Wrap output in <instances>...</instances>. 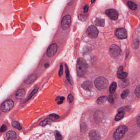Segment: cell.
Masks as SVG:
<instances>
[{"mask_svg":"<svg viewBox=\"0 0 140 140\" xmlns=\"http://www.w3.org/2000/svg\"><path fill=\"white\" fill-rule=\"evenodd\" d=\"M77 68L78 77H83L88 70V64L84 59L79 58L77 62Z\"/></svg>","mask_w":140,"mask_h":140,"instance_id":"6da1fadb","label":"cell"},{"mask_svg":"<svg viewBox=\"0 0 140 140\" xmlns=\"http://www.w3.org/2000/svg\"><path fill=\"white\" fill-rule=\"evenodd\" d=\"M127 131L128 128L126 126L122 125L120 126L113 134V139L115 140H120L124 137Z\"/></svg>","mask_w":140,"mask_h":140,"instance_id":"7a4b0ae2","label":"cell"},{"mask_svg":"<svg viewBox=\"0 0 140 140\" xmlns=\"http://www.w3.org/2000/svg\"><path fill=\"white\" fill-rule=\"evenodd\" d=\"M95 86L99 90L106 89L108 85V81L104 77H99L95 80Z\"/></svg>","mask_w":140,"mask_h":140,"instance_id":"3957f363","label":"cell"},{"mask_svg":"<svg viewBox=\"0 0 140 140\" xmlns=\"http://www.w3.org/2000/svg\"><path fill=\"white\" fill-rule=\"evenodd\" d=\"M14 102L11 100H6L1 104L0 109L2 112L7 113L10 111L14 107Z\"/></svg>","mask_w":140,"mask_h":140,"instance_id":"277c9868","label":"cell"},{"mask_svg":"<svg viewBox=\"0 0 140 140\" xmlns=\"http://www.w3.org/2000/svg\"><path fill=\"white\" fill-rule=\"evenodd\" d=\"M110 55L113 58H117L122 54L120 48L117 45L113 44L110 48Z\"/></svg>","mask_w":140,"mask_h":140,"instance_id":"5b68a950","label":"cell"},{"mask_svg":"<svg viewBox=\"0 0 140 140\" xmlns=\"http://www.w3.org/2000/svg\"><path fill=\"white\" fill-rule=\"evenodd\" d=\"M71 23V17L67 15L64 17L61 23V28L63 30H67L70 28Z\"/></svg>","mask_w":140,"mask_h":140,"instance_id":"8992f818","label":"cell"},{"mask_svg":"<svg viewBox=\"0 0 140 140\" xmlns=\"http://www.w3.org/2000/svg\"><path fill=\"white\" fill-rule=\"evenodd\" d=\"M86 33L87 35L89 38H95L98 37L99 31L95 26H91L88 28Z\"/></svg>","mask_w":140,"mask_h":140,"instance_id":"52a82bcc","label":"cell"},{"mask_svg":"<svg viewBox=\"0 0 140 140\" xmlns=\"http://www.w3.org/2000/svg\"><path fill=\"white\" fill-rule=\"evenodd\" d=\"M58 46L56 44L53 43L49 46L46 51V54L49 57L54 56L57 51Z\"/></svg>","mask_w":140,"mask_h":140,"instance_id":"ba28073f","label":"cell"},{"mask_svg":"<svg viewBox=\"0 0 140 140\" xmlns=\"http://www.w3.org/2000/svg\"><path fill=\"white\" fill-rule=\"evenodd\" d=\"M106 15L111 20H116L118 19V12L115 9H108L105 11Z\"/></svg>","mask_w":140,"mask_h":140,"instance_id":"9c48e42d","label":"cell"},{"mask_svg":"<svg viewBox=\"0 0 140 140\" xmlns=\"http://www.w3.org/2000/svg\"><path fill=\"white\" fill-rule=\"evenodd\" d=\"M116 36L120 39H126L127 38V31L124 28H118L116 31Z\"/></svg>","mask_w":140,"mask_h":140,"instance_id":"30bf717a","label":"cell"},{"mask_svg":"<svg viewBox=\"0 0 140 140\" xmlns=\"http://www.w3.org/2000/svg\"><path fill=\"white\" fill-rule=\"evenodd\" d=\"M89 139L90 140H100L101 136L100 133L96 130H92L89 132Z\"/></svg>","mask_w":140,"mask_h":140,"instance_id":"8fae6325","label":"cell"},{"mask_svg":"<svg viewBox=\"0 0 140 140\" xmlns=\"http://www.w3.org/2000/svg\"><path fill=\"white\" fill-rule=\"evenodd\" d=\"M127 75H128V73L126 72H123V67L122 66L120 67L117 72V76L118 78L120 79H124L127 77Z\"/></svg>","mask_w":140,"mask_h":140,"instance_id":"7c38bea8","label":"cell"},{"mask_svg":"<svg viewBox=\"0 0 140 140\" xmlns=\"http://www.w3.org/2000/svg\"><path fill=\"white\" fill-rule=\"evenodd\" d=\"M82 88L85 90L91 91L93 88V83L88 80L83 82L81 85Z\"/></svg>","mask_w":140,"mask_h":140,"instance_id":"4fadbf2b","label":"cell"},{"mask_svg":"<svg viewBox=\"0 0 140 140\" xmlns=\"http://www.w3.org/2000/svg\"><path fill=\"white\" fill-rule=\"evenodd\" d=\"M25 93H26V92L24 89H19L16 92L15 97L17 99H19V100L22 99L24 97Z\"/></svg>","mask_w":140,"mask_h":140,"instance_id":"5bb4252c","label":"cell"},{"mask_svg":"<svg viewBox=\"0 0 140 140\" xmlns=\"http://www.w3.org/2000/svg\"><path fill=\"white\" fill-rule=\"evenodd\" d=\"M6 137L8 140H15L17 138V134L13 131H9L6 133Z\"/></svg>","mask_w":140,"mask_h":140,"instance_id":"9a60e30c","label":"cell"},{"mask_svg":"<svg viewBox=\"0 0 140 140\" xmlns=\"http://www.w3.org/2000/svg\"><path fill=\"white\" fill-rule=\"evenodd\" d=\"M119 86L121 88H124L127 86L129 84V80L128 79H122L119 81Z\"/></svg>","mask_w":140,"mask_h":140,"instance_id":"2e32d148","label":"cell"},{"mask_svg":"<svg viewBox=\"0 0 140 140\" xmlns=\"http://www.w3.org/2000/svg\"><path fill=\"white\" fill-rule=\"evenodd\" d=\"M65 72H66V77L67 78V80L71 85H74V81L72 77L70 75V72L68 68L67 65H65Z\"/></svg>","mask_w":140,"mask_h":140,"instance_id":"e0dca14e","label":"cell"},{"mask_svg":"<svg viewBox=\"0 0 140 140\" xmlns=\"http://www.w3.org/2000/svg\"><path fill=\"white\" fill-rule=\"evenodd\" d=\"M37 77V76L36 74H33L31 75L26 79V81H25V83L26 84H28L32 83L36 80Z\"/></svg>","mask_w":140,"mask_h":140,"instance_id":"ac0fdd59","label":"cell"},{"mask_svg":"<svg viewBox=\"0 0 140 140\" xmlns=\"http://www.w3.org/2000/svg\"><path fill=\"white\" fill-rule=\"evenodd\" d=\"M96 26L103 27L105 25V20L100 18H97L95 21Z\"/></svg>","mask_w":140,"mask_h":140,"instance_id":"d6986e66","label":"cell"},{"mask_svg":"<svg viewBox=\"0 0 140 140\" xmlns=\"http://www.w3.org/2000/svg\"><path fill=\"white\" fill-rule=\"evenodd\" d=\"M124 116H125V113L124 111H120L116 115L115 118V120L116 121L120 120L124 117Z\"/></svg>","mask_w":140,"mask_h":140,"instance_id":"ffe728a7","label":"cell"},{"mask_svg":"<svg viewBox=\"0 0 140 140\" xmlns=\"http://www.w3.org/2000/svg\"><path fill=\"white\" fill-rule=\"evenodd\" d=\"M107 96H101L98 98V100H97V103L98 104H102L105 103L106 101L107 100Z\"/></svg>","mask_w":140,"mask_h":140,"instance_id":"44dd1931","label":"cell"},{"mask_svg":"<svg viewBox=\"0 0 140 140\" xmlns=\"http://www.w3.org/2000/svg\"><path fill=\"white\" fill-rule=\"evenodd\" d=\"M53 122L51 118H47L41 121L40 123V125L42 127H44L47 124H50Z\"/></svg>","mask_w":140,"mask_h":140,"instance_id":"7402d4cb","label":"cell"},{"mask_svg":"<svg viewBox=\"0 0 140 140\" xmlns=\"http://www.w3.org/2000/svg\"><path fill=\"white\" fill-rule=\"evenodd\" d=\"M127 5L129 7V8L131 10H136L137 8V7H138L137 5L135 2H133L132 1H128Z\"/></svg>","mask_w":140,"mask_h":140,"instance_id":"603a6c76","label":"cell"},{"mask_svg":"<svg viewBox=\"0 0 140 140\" xmlns=\"http://www.w3.org/2000/svg\"><path fill=\"white\" fill-rule=\"evenodd\" d=\"M117 88V84L116 82H113L112 83L111 86L110 87L109 91L110 93L113 94L116 91V89Z\"/></svg>","mask_w":140,"mask_h":140,"instance_id":"cb8c5ba5","label":"cell"},{"mask_svg":"<svg viewBox=\"0 0 140 140\" xmlns=\"http://www.w3.org/2000/svg\"><path fill=\"white\" fill-rule=\"evenodd\" d=\"M12 125L13 127L16 129H18L19 130H21L22 129V127L21 124L17 121H13L12 122Z\"/></svg>","mask_w":140,"mask_h":140,"instance_id":"d4e9b609","label":"cell"},{"mask_svg":"<svg viewBox=\"0 0 140 140\" xmlns=\"http://www.w3.org/2000/svg\"><path fill=\"white\" fill-rule=\"evenodd\" d=\"M139 39H135L132 43V46L134 49H137L139 46Z\"/></svg>","mask_w":140,"mask_h":140,"instance_id":"484cf974","label":"cell"},{"mask_svg":"<svg viewBox=\"0 0 140 140\" xmlns=\"http://www.w3.org/2000/svg\"><path fill=\"white\" fill-rule=\"evenodd\" d=\"M38 88H35V89H34V90L31 92V93H30V94L29 96H28V97L27 98V99H26V100H25V102L28 101L29 100L31 99V98H32V97L33 96V95H34L35 93H36L37 91H38Z\"/></svg>","mask_w":140,"mask_h":140,"instance_id":"4316f807","label":"cell"},{"mask_svg":"<svg viewBox=\"0 0 140 140\" xmlns=\"http://www.w3.org/2000/svg\"><path fill=\"white\" fill-rule=\"evenodd\" d=\"M129 92V90L128 89H126L125 90H124L121 95V97L122 99H124L126 98L128 96Z\"/></svg>","mask_w":140,"mask_h":140,"instance_id":"83f0119b","label":"cell"},{"mask_svg":"<svg viewBox=\"0 0 140 140\" xmlns=\"http://www.w3.org/2000/svg\"><path fill=\"white\" fill-rule=\"evenodd\" d=\"M99 112L100 113H99V111H97L95 115V116H98V117L95 118V120H97V121H99V120H100L101 119V118H100V116H101V115H102V113H101V111H99Z\"/></svg>","mask_w":140,"mask_h":140,"instance_id":"f1b7e54d","label":"cell"},{"mask_svg":"<svg viewBox=\"0 0 140 140\" xmlns=\"http://www.w3.org/2000/svg\"><path fill=\"white\" fill-rule=\"evenodd\" d=\"M55 136H56V140H62V135L59 132H58V131H56L55 132Z\"/></svg>","mask_w":140,"mask_h":140,"instance_id":"f546056e","label":"cell"},{"mask_svg":"<svg viewBox=\"0 0 140 140\" xmlns=\"http://www.w3.org/2000/svg\"><path fill=\"white\" fill-rule=\"evenodd\" d=\"M135 94L137 97L140 98V85H138L135 90Z\"/></svg>","mask_w":140,"mask_h":140,"instance_id":"4dcf8cb0","label":"cell"},{"mask_svg":"<svg viewBox=\"0 0 140 140\" xmlns=\"http://www.w3.org/2000/svg\"><path fill=\"white\" fill-rule=\"evenodd\" d=\"M73 100H74V98L73 96L71 94L69 95L67 97V101L70 103L72 102Z\"/></svg>","mask_w":140,"mask_h":140,"instance_id":"1f68e13d","label":"cell"},{"mask_svg":"<svg viewBox=\"0 0 140 140\" xmlns=\"http://www.w3.org/2000/svg\"><path fill=\"white\" fill-rule=\"evenodd\" d=\"M7 126L6 125H2L1 126V128L0 129V132H2V133L4 132H5L7 130Z\"/></svg>","mask_w":140,"mask_h":140,"instance_id":"d6a6232c","label":"cell"},{"mask_svg":"<svg viewBox=\"0 0 140 140\" xmlns=\"http://www.w3.org/2000/svg\"><path fill=\"white\" fill-rule=\"evenodd\" d=\"M107 100H108V101L111 104H113L114 102V99L112 96H111V95L109 96L108 98H107Z\"/></svg>","mask_w":140,"mask_h":140,"instance_id":"836d02e7","label":"cell"},{"mask_svg":"<svg viewBox=\"0 0 140 140\" xmlns=\"http://www.w3.org/2000/svg\"><path fill=\"white\" fill-rule=\"evenodd\" d=\"M85 15H79V19L80 21H84L86 19V17H85Z\"/></svg>","mask_w":140,"mask_h":140,"instance_id":"e575fe53","label":"cell"},{"mask_svg":"<svg viewBox=\"0 0 140 140\" xmlns=\"http://www.w3.org/2000/svg\"><path fill=\"white\" fill-rule=\"evenodd\" d=\"M62 73H63V67L62 65H60V70L59 71V76L60 77H61L62 76Z\"/></svg>","mask_w":140,"mask_h":140,"instance_id":"d590c367","label":"cell"},{"mask_svg":"<svg viewBox=\"0 0 140 140\" xmlns=\"http://www.w3.org/2000/svg\"><path fill=\"white\" fill-rule=\"evenodd\" d=\"M49 116H50V117L54 118H55L56 119H58L59 118V116H58V115L56 114H55V113H53V114H50Z\"/></svg>","mask_w":140,"mask_h":140,"instance_id":"8d00e7d4","label":"cell"},{"mask_svg":"<svg viewBox=\"0 0 140 140\" xmlns=\"http://www.w3.org/2000/svg\"><path fill=\"white\" fill-rule=\"evenodd\" d=\"M65 98L64 97H58L56 98V101H60V100H61V101H63L65 100Z\"/></svg>","mask_w":140,"mask_h":140,"instance_id":"74e56055","label":"cell"},{"mask_svg":"<svg viewBox=\"0 0 140 140\" xmlns=\"http://www.w3.org/2000/svg\"><path fill=\"white\" fill-rule=\"evenodd\" d=\"M88 5H86L84 7L83 12L84 13H87V12H88Z\"/></svg>","mask_w":140,"mask_h":140,"instance_id":"f35d334b","label":"cell"},{"mask_svg":"<svg viewBox=\"0 0 140 140\" xmlns=\"http://www.w3.org/2000/svg\"><path fill=\"white\" fill-rule=\"evenodd\" d=\"M137 123L138 124V125L139 126L140 125V116L138 117L137 119Z\"/></svg>","mask_w":140,"mask_h":140,"instance_id":"ab89813d","label":"cell"},{"mask_svg":"<svg viewBox=\"0 0 140 140\" xmlns=\"http://www.w3.org/2000/svg\"><path fill=\"white\" fill-rule=\"evenodd\" d=\"M63 102V101L60 100V101H57V104H62Z\"/></svg>","mask_w":140,"mask_h":140,"instance_id":"60d3db41","label":"cell"},{"mask_svg":"<svg viewBox=\"0 0 140 140\" xmlns=\"http://www.w3.org/2000/svg\"><path fill=\"white\" fill-rule=\"evenodd\" d=\"M49 64L48 63L46 64L45 65V67H47L48 66H49Z\"/></svg>","mask_w":140,"mask_h":140,"instance_id":"b9f144b4","label":"cell"},{"mask_svg":"<svg viewBox=\"0 0 140 140\" xmlns=\"http://www.w3.org/2000/svg\"><path fill=\"white\" fill-rule=\"evenodd\" d=\"M95 2V0H92L91 2L92 3H93V2Z\"/></svg>","mask_w":140,"mask_h":140,"instance_id":"7bdbcfd3","label":"cell"}]
</instances>
